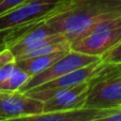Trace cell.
<instances>
[{"mask_svg":"<svg viewBox=\"0 0 121 121\" xmlns=\"http://www.w3.org/2000/svg\"><path fill=\"white\" fill-rule=\"evenodd\" d=\"M120 106H121V105H120Z\"/></svg>","mask_w":121,"mask_h":121,"instance_id":"19","label":"cell"},{"mask_svg":"<svg viewBox=\"0 0 121 121\" xmlns=\"http://www.w3.org/2000/svg\"><path fill=\"white\" fill-rule=\"evenodd\" d=\"M1 120H5V118H4L3 116H2V114H1V113H0V121H1Z\"/></svg>","mask_w":121,"mask_h":121,"instance_id":"18","label":"cell"},{"mask_svg":"<svg viewBox=\"0 0 121 121\" xmlns=\"http://www.w3.org/2000/svg\"><path fill=\"white\" fill-rule=\"evenodd\" d=\"M121 40V16L105 20L71 43V50L101 57Z\"/></svg>","mask_w":121,"mask_h":121,"instance_id":"4","label":"cell"},{"mask_svg":"<svg viewBox=\"0 0 121 121\" xmlns=\"http://www.w3.org/2000/svg\"><path fill=\"white\" fill-rule=\"evenodd\" d=\"M69 0H28L0 15V35L12 30L47 19L68 3Z\"/></svg>","mask_w":121,"mask_h":121,"instance_id":"3","label":"cell"},{"mask_svg":"<svg viewBox=\"0 0 121 121\" xmlns=\"http://www.w3.org/2000/svg\"><path fill=\"white\" fill-rule=\"evenodd\" d=\"M15 62H16V57L10 48L4 47L0 50V68Z\"/></svg>","mask_w":121,"mask_h":121,"instance_id":"14","label":"cell"},{"mask_svg":"<svg viewBox=\"0 0 121 121\" xmlns=\"http://www.w3.org/2000/svg\"><path fill=\"white\" fill-rule=\"evenodd\" d=\"M121 121V106L111 109H101V113L97 121Z\"/></svg>","mask_w":121,"mask_h":121,"instance_id":"13","label":"cell"},{"mask_svg":"<svg viewBox=\"0 0 121 121\" xmlns=\"http://www.w3.org/2000/svg\"><path fill=\"white\" fill-rule=\"evenodd\" d=\"M88 88L89 81L83 82L70 88H64L54 91L44 101L43 113L82 108L85 106Z\"/></svg>","mask_w":121,"mask_h":121,"instance_id":"8","label":"cell"},{"mask_svg":"<svg viewBox=\"0 0 121 121\" xmlns=\"http://www.w3.org/2000/svg\"><path fill=\"white\" fill-rule=\"evenodd\" d=\"M28 0H0V15L17 8Z\"/></svg>","mask_w":121,"mask_h":121,"instance_id":"15","label":"cell"},{"mask_svg":"<svg viewBox=\"0 0 121 121\" xmlns=\"http://www.w3.org/2000/svg\"><path fill=\"white\" fill-rule=\"evenodd\" d=\"M68 51L70 50L57 51V52L50 53V54L38 55V56L29 57V59H25V60H16L15 63L23 71H26L31 78L33 75L44 71L48 67H50L53 63H55L57 60H60L62 56H64Z\"/></svg>","mask_w":121,"mask_h":121,"instance_id":"10","label":"cell"},{"mask_svg":"<svg viewBox=\"0 0 121 121\" xmlns=\"http://www.w3.org/2000/svg\"><path fill=\"white\" fill-rule=\"evenodd\" d=\"M121 105V64L104 63L89 80L85 106L111 109Z\"/></svg>","mask_w":121,"mask_h":121,"instance_id":"2","label":"cell"},{"mask_svg":"<svg viewBox=\"0 0 121 121\" xmlns=\"http://www.w3.org/2000/svg\"><path fill=\"white\" fill-rule=\"evenodd\" d=\"M15 66H16V63H11V64L0 68V88H1V86L3 85L4 83H5L6 80L10 78V75L12 74Z\"/></svg>","mask_w":121,"mask_h":121,"instance_id":"16","label":"cell"},{"mask_svg":"<svg viewBox=\"0 0 121 121\" xmlns=\"http://www.w3.org/2000/svg\"><path fill=\"white\" fill-rule=\"evenodd\" d=\"M44 101L20 90H0V113L5 120H26L43 113Z\"/></svg>","mask_w":121,"mask_h":121,"instance_id":"6","label":"cell"},{"mask_svg":"<svg viewBox=\"0 0 121 121\" xmlns=\"http://www.w3.org/2000/svg\"><path fill=\"white\" fill-rule=\"evenodd\" d=\"M101 60L104 63L121 64V40L112 49H109L107 52H105L101 56Z\"/></svg>","mask_w":121,"mask_h":121,"instance_id":"12","label":"cell"},{"mask_svg":"<svg viewBox=\"0 0 121 121\" xmlns=\"http://www.w3.org/2000/svg\"><path fill=\"white\" fill-rule=\"evenodd\" d=\"M101 113V109L82 107L67 111L40 113L27 118L26 120L34 121H97Z\"/></svg>","mask_w":121,"mask_h":121,"instance_id":"9","label":"cell"},{"mask_svg":"<svg viewBox=\"0 0 121 121\" xmlns=\"http://www.w3.org/2000/svg\"><path fill=\"white\" fill-rule=\"evenodd\" d=\"M29 79H30V75L26 71H23L19 66L16 65L12 74L5 81V83L1 86L0 90H10V91L19 90Z\"/></svg>","mask_w":121,"mask_h":121,"instance_id":"11","label":"cell"},{"mask_svg":"<svg viewBox=\"0 0 121 121\" xmlns=\"http://www.w3.org/2000/svg\"><path fill=\"white\" fill-rule=\"evenodd\" d=\"M5 47V45H4V40H3V37H2L1 35H0V50H1L2 48H4Z\"/></svg>","mask_w":121,"mask_h":121,"instance_id":"17","label":"cell"},{"mask_svg":"<svg viewBox=\"0 0 121 121\" xmlns=\"http://www.w3.org/2000/svg\"><path fill=\"white\" fill-rule=\"evenodd\" d=\"M99 60H101V57L85 54V53L78 52L74 50H70L64 56H62L60 60L53 63L50 67H48L42 72L31 77L19 90L22 92L29 91V90L37 87V86L48 83L52 80H55L57 78L62 77V75H65L67 73L71 72V71L77 70V69L82 68L84 66L92 64V63L97 62Z\"/></svg>","mask_w":121,"mask_h":121,"instance_id":"5","label":"cell"},{"mask_svg":"<svg viewBox=\"0 0 121 121\" xmlns=\"http://www.w3.org/2000/svg\"><path fill=\"white\" fill-rule=\"evenodd\" d=\"M121 16V0H69L46 22L73 43L105 20Z\"/></svg>","mask_w":121,"mask_h":121,"instance_id":"1","label":"cell"},{"mask_svg":"<svg viewBox=\"0 0 121 121\" xmlns=\"http://www.w3.org/2000/svg\"><path fill=\"white\" fill-rule=\"evenodd\" d=\"M103 60H99L97 62L89 64L87 66H84L82 68H79L77 70H73L71 72L67 73L65 75L57 78L55 80L45 83L43 85H39L37 87L33 88V89L26 91L28 95L37 98L42 101H45L51 94L57 90L64 89V88H70L75 85L83 83V82H87L94 77V74L100 69L102 66Z\"/></svg>","mask_w":121,"mask_h":121,"instance_id":"7","label":"cell"}]
</instances>
